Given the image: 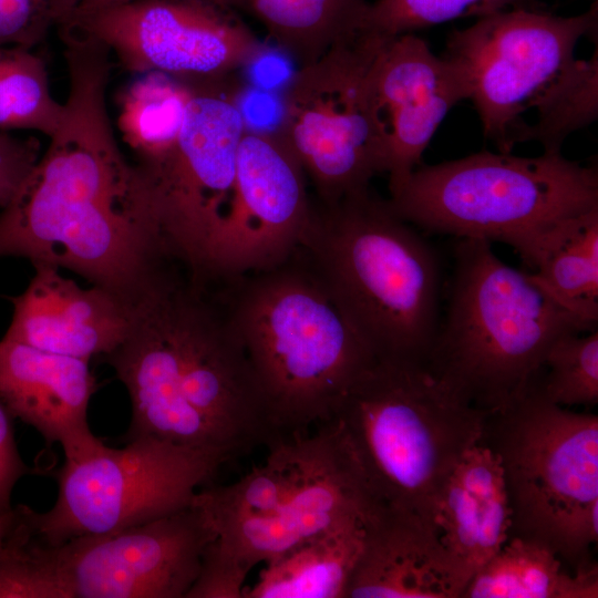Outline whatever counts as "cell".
Instances as JSON below:
<instances>
[{"mask_svg": "<svg viewBox=\"0 0 598 598\" xmlns=\"http://www.w3.org/2000/svg\"><path fill=\"white\" fill-rule=\"evenodd\" d=\"M194 86L161 72L136 73L118 99L117 124L123 141L145 164L177 140Z\"/></svg>", "mask_w": 598, "mask_h": 598, "instance_id": "obj_26", "label": "cell"}, {"mask_svg": "<svg viewBox=\"0 0 598 598\" xmlns=\"http://www.w3.org/2000/svg\"><path fill=\"white\" fill-rule=\"evenodd\" d=\"M363 537L361 522L321 532L266 563L241 598H344Z\"/></svg>", "mask_w": 598, "mask_h": 598, "instance_id": "obj_22", "label": "cell"}, {"mask_svg": "<svg viewBox=\"0 0 598 598\" xmlns=\"http://www.w3.org/2000/svg\"><path fill=\"white\" fill-rule=\"evenodd\" d=\"M254 373L276 440L332 419L375 360L298 250L216 287Z\"/></svg>", "mask_w": 598, "mask_h": 598, "instance_id": "obj_4", "label": "cell"}, {"mask_svg": "<svg viewBox=\"0 0 598 598\" xmlns=\"http://www.w3.org/2000/svg\"><path fill=\"white\" fill-rule=\"evenodd\" d=\"M214 538L193 503L130 528L49 544L18 505L0 550V598H186Z\"/></svg>", "mask_w": 598, "mask_h": 598, "instance_id": "obj_8", "label": "cell"}, {"mask_svg": "<svg viewBox=\"0 0 598 598\" xmlns=\"http://www.w3.org/2000/svg\"><path fill=\"white\" fill-rule=\"evenodd\" d=\"M439 539L468 580L511 537L512 515L497 455L485 444L467 450L435 503Z\"/></svg>", "mask_w": 598, "mask_h": 598, "instance_id": "obj_21", "label": "cell"}, {"mask_svg": "<svg viewBox=\"0 0 598 598\" xmlns=\"http://www.w3.org/2000/svg\"><path fill=\"white\" fill-rule=\"evenodd\" d=\"M389 200L416 228L520 254L555 224L598 207V173L561 153L483 151L421 164Z\"/></svg>", "mask_w": 598, "mask_h": 598, "instance_id": "obj_7", "label": "cell"}, {"mask_svg": "<svg viewBox=\"0 0 598 598\" xmlns=\"http://www.w3.org/2000/svg\"><path fill=\"white\" fill-rule=\"evenodd\" d=\"M22 460L14 440L11 415L0 400V513L10 511L18 481L32 471Z\"/></svg>", "mask_w": 598, "mask_h": 598, "instance_id": "obj_33", "label": "cell"}, {"mask_svg": "<svg viewBox=\"0 0 598 598\" xmlns=\"http://www.w3.org/2000/svg\"><path fill=\"white\" fill-rule=\"evenodd\" d=\"M226 84L194 86L181 133L162 156L136 164L150 188L169 256L198 277L233 200L247 130Z\"/></svg>", "mask_w": 598, "mask_h": 598, "instance_id": "obj_13", "label": "cell"}, {"mask_svg": "<svg viewBox=\"0 0 598 598\" xmlns=\"http://www.w3.org/2000/svg\"><path fill=\"white\" fill-rule=\"evenodd\" d=\"M255 19L298 68L357 33L368 0H220Z\"/></svg>", "mask_w": 598, "mask_h": 598, "instance_id": "obj_25", "label": "cell"}, {"mask_svg": "<svg viewBox=\"0 0 598 598\" xmlns=\"http://www.w3.org/2000/svg\"><path fill=\"white\" fill-rule=\"evenodd\" d=\"M60 35L69 75L62 120L0 213V257L68 268L135 305L168 252L146 181L112 127L111 53L83 32Z\"/></svg>", "mask_w": 598, "mask_h": 598, "instance_id": "obj_1", "label": "cell"}, {"mask_svg": "<svg viewBox=\"0 0 598 598\" xmlns=\"http://www.w3.org/2000/svg\"><path fill=\"white\" fill-rule=\"evenodd\" d=\"M103 441L85 454L64 458L53 506L38 513L20 504L32 532L49 544L82 535L113 533L193 505L197 492L228 458L220 452L153 436Z\"/></svg>", "mask_w": 598, "mask_h": 598, "instance_id": "obj_10", "label": "cell"}, {"mask_svg": "<svg viewBox=\"0 0 598 598\" xmlns=\"http://www.w3.org/2000/svg\"><path fill=\"white\" fill-rule=\"evenodd\" d=\"M97 384L89 361L0 340V400L11 416L34 427L64 458L86 453L100 440L87 422Z\"/></svg>", "mask_w": 598, "mask_h": 598, "instance_id": "obj_19", "label": "cell"}, {"mask_svg": "<svg viewBox=\"0 0 598 598\" xmlns=\"http://www.w3.org/2000/svg\"><path fill=\"white\" fill-rule=\"evenodd\" d=\"M79 0H0V45L31 49L78 8Z\"/></svg>", "mask_w": 598, "mask_h": 598, "instance_id": "obj_31", "label": "cell"}, {"mask_svg": "<svg viewBox=\"0 0 598 598\" xmlns=\"http://www.w3.org/2000/svg\"><path fill=\"white\" fill-rule=\"evenodd\" d=\"M369 95L390 194L421 165L447 113L467 91L455 65L415 33L384 37L369 71Z\"/></svg>", "mask_w": 598, "mask_h": 598, "instance_id": "obj_17", "label": "cell"}, {"mask_svg": "<svg viewBox=\"0 0 598 598\" xmlns=\"http://www.w3.org/2000/svg\"><path fill=\"white\" fill-rule=\"evenodd\" d=\"M319 465L277 511L214 527L187 598H241L250 570L301 542L349 522L363 525L379 503L370 493L337 424Z\"/></svg>", "mask_w": 598, "mask_h": 598, "instance_id": "obj_15", "label": "cell"}, {"mask_svg": "<svg viewBox=\"0 0 598 598\" xmlns=\"http://www.w3.org/2000/svg\"><path fill=\"white\" fill-rule=\"evenodd\" d=\"M595 561L566 571L549 547L517 536L468 580L461 598H597Z\"/></svg>", "mask_w": 598, "mask_h": 598, "instance_id": "obj_24", "label": "cell"}, {"mask_svg": "<svg viewBox=\"0 0 598 598\" xmlns=\"http://www.w3.org/2000/svg\"><path fill=\"white\" fill-rule=\"evenodd\" d=\"M518 255L558 302L597 323L598 207L555 224Z\"/></svg>", "mask_w": 598, "mask_h": 598, "instance_id": "obj_23", "label": "cell"}, {"mask_svg": "<svg viewBox=\"0 0 598 598\" xmlns=\"http://www.w3.org/2000/svg\"><path fill=\"white\" fill-rule=\"evenodd\" d=\"M488 413L425 364L377 359L330 421L377 502L433 524L437 496L464 453L480 443Z\"/></svg>", "mask_w": 598, "mask_h": 598, "instance_id": "obj_6", "label": "cell"}, {"mask_svg": "<svg viewBox=\"0 0 598 598\" xmlns=\"http://www.w3.org/2000/svg\"><path fill=\"white\" fill-rule=\"evenodd\" d=\"M536 384L550 402L567 408L598 402L597 328L574 332L556 340L546 353Z\"/></svg>", "mask_w": 598, "mask_h": 598, "instance_id": "obj_29", "label": "cell"}, {"mask_svg": "<svg viewBox=\"0 0 598 598\" xmlns=\"http://www.w3.org/2000/svg\"><path fill=\"white\" fill-rule=\"evenodd\" d=\"M363 527L344 598H461L467 581L433 524L380 505Z\"/></svg>", "mask_w": 598, "mask_h": 598, "instance_id": "obj_20", "label": "cell"}, {"mask_svg": "<svg viewBox=\"0 0 598 598\" xmlns=\"http://www.w3.org/2000/svg\"><path fill=\"white\" fill-rule=\"evenodd\" d=\"M167 266L115 362L131 399L130 432L227 458L271 444L276 436L217 289L177 262Z\"/></svg>", "mask_w": 598, "mask_h": 598, "instance_id": "obj_2", "label": "cell"}, {"mask_svg": "<svg viewBox=\"0 0 598 598\" xmlns=\"http://www.w3.org/2000/svg\"><path fill=\"white\" fill-rule=\"evenodd\" d=\"M306 182L299 159L278 131L247 127L233 200L196 279L218 286L290 259L315 213Z\"/></svg>", "mask_w": 598, "mask_h": 598, "instance_id": "obj_16", "label": "cell"}, {"mask_svg": "<svg viewBox=\"0 0 598 598\" xmlns=\"http://www.w3.org/2000/svg\"><path fill=\"white\" fill-rule=\"evenodd\" d=\"M517 0H374L369 2L362 27L394 37L467 16L482 17L508 8Z\"/></svg>", "mask_w": 598, "mask_h": 598, "instance_id": "obj_30", "label": "cell"}, {"mask_svg": "<svg viewBox=\"0 0 598 598\" xmlns=\"http://www.w3.org/2000/svg\"><path fill=\"white\" fill-rule=\"evenodd\" d=\"M33 267L27 289L11 298L7 338L89 362L112 353L126 339L135 305L95 285L84 289L55 266Z\"/></svg>", "mask_w": 598, "mask_h": 598, "instance_id": "obj_18", "label": "cell"}, {"mask_svg": "<svg viewBox=\"0 0 598 598\" xmlns=\"http://www.w3.org/2000/svg\"><path fill=\"white\" fill-rule=\"evenodd\" d=\"M298 252L377 359L425 364L441 317L439 257L370 187L315 207Z\"/></svg>", "mask_w": 598, "mask_h": 598, "instance_id": "obj_3", "label": "cell"}, {"mask_svg": "<svg viewBox=\"0 0 598 598\" xmlns=\"http://www.w3.org/2000/svg\"><path fill=\"white\" fill-rule=\"evenodd\" d=\"M64 23L100 41L133 74L161 72L193 86L226 83L265 50L220 0H133L73 12Z\"/></svg>", "mask_w": 598, "mask_h": 598, "instance_id": "obj_14", "label": "cell"}, {"mask_svg": "<svg viewBox=\"0 0 598 598\" xmlns=\"http://www.w3.org/2000/svg\"><path fill=\"white\" fill-rule=\"evenodd\" d=\"M383 38L360 29L298 68L286 89L278 132L321 205L369 188L382 173L369 71Z\"/></svg>", "mask_w": 598, "mask_h": 598, "instance_id": "obj_11", "label": "cell"}, {"mask_svg": "<svg viewBox=\"0 0 598 598\" xmlns=\"http://www.w3.org/2000/svg\"><path fill=\"white\" fill-rule=\"evenodd\" d=\"M16 508L12 507L10 511L0 513V550L2 548L4 538L14 520Z\"/></svg>", "mask_w": 598, "mask_h": 598, "instance_id": "obj_35", "label": "cell"}, {"mask_svg": "<svg viewBox=\"0 0 598 598\" xmlns=\"http://www.w3.org/2000/svg\"><path fill=\"white\" fill-rule=\"evenodd\" d=\"M41 154V144L37 138L13 136L0 131L1 208L18 193Z\"/></svg>", "mask_w": 598, "mask_h": 598, "instance_id": "obj_32", "label": "cell"}, {"mask_svg": "<svg viewBox=\"0 0 598 598\" xmlns=\"http://www.w3.org/2000/svg\"><path fill=\"white\" fill-rule=\"evenodd\" d=\"M597 2L577 16L503 9L453 31L443 54L462 75L484 136L512 153L520 115L574 61L579 41L597 30Z\"/></svg>", "mask_w": 598, "mask_h": 598, "instance_id": "obj_12", "label": "cell"}, {"mask_svg": "<svg viewBox=\"0 0 598 598\" xmlns=\"http://www.w3.org/2000/svg\"><path fill=\"white\" fill-rule=\"evenodd\" d=\"M444 316L425 367L470 404L494 412L536 380L551 344L597 328L558 302L491 243L457 238Z\"/></svg>", "mask_w": 598, "mask_h": 598, "instance_id": "obj_5", "label": "cell"}, {"mask_svg": "<svg viewBox=\"0 0 598 598\" xmlns=\"http://www.w3.org/2000/svg\"><path fill=\"white\" fill-rule=\"evenodd\" d=\"M63 110L43 60L31 49L0 45V131L32 130L50 137Z\"/></svg>", "mask_w": 598, "mask_h": 598, "instance_id": "obj_28", "label": "cell"}, {"mask_svg": "<svg viewBox=\"0 0 598 598\" xmlns=\"http://www.w3.org/2000/svg\"><path fill=\"white\" fill-rule=\"evenodd\" d=\"M133 0H79L76 11H95L127 3Z\"/></svg>", "mask_w": 598, "mask_h": 598, "instance_id": "obj_34", "label": "cell"}, {"mask_svg": "<svg viewBox=\"0 0 598 598\" xmlns=\"http://www.w3.org/2000/svg\"><path fill=\"white\" fill-rule=\"evenodd\" d=\"M598 50L588 59H577L554 80L533 105L536 118L524 123L515 144L533 141L543 152L561 153L564 142L591 124L598 115Z\"/></svg>", "mask_w": 598, "mask_h": 598, "instance_id": "obj_27", "label": "cell"}, {"mask_svg": "<svg viewBox=\"0 0 598 598\" xmlns=\"http://www.w3.org/2000/svg\"><path fill=\"white\" fill-rule=\"evenodd\" d=\"M480 443L498 457L511 536L553 549L573 570L598 539V416L548 401L536 380L489 412Z\"/></svg>", "mask_w": 598, "mask_h": 598, "instance_id": "obj_9", "label": "cell"}]
</instances>
